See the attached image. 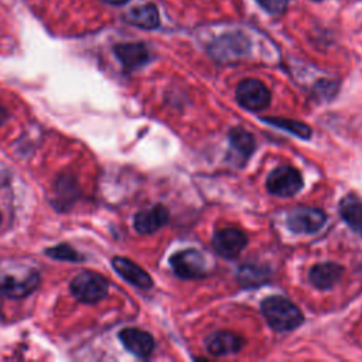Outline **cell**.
I'll list each match as a JSON object with an SVG mask.
<instances>
[{"mask_svg": "<svg viewBox=\"0 0 362 362\" xmlns=\"http://www.w3.org/2000/svg\"><path fill=\"white\" fill-rule=\"evenodd\" d=\"M260 308L267 324L276 331H291L304 320L303 313L297 308V305L280 296L264 298Z\"/></svg>", "mask_w": 362, "mask_h": 362, "instance_id": "1", "label": "cell"}, {"mask_svg": "<svg viewBox=\"0 0 362 362\" xmlns=\"http://www.w3.org/2000/svg\"><path fill=\"white\" fill-rule=\"evenodd\" d=\"M315 1H320V0H315Z\"/></svg>", "mask_w": 362, "mask_h": 362, "instance_id": "25", "label": "cell"}, {"mask_svg": "<svg viewBox=\"0 0 362 362\" xmlns=\"http://www.w3.org/2000/svg\"><path fill=\"white\" fill-rule=\"evenodd\" d=\"M112 266L124 280H127L133 286H137L140 288H148L153 286V280L150 274L127 257H122V256L113 257Z\"/></svg>", "mask_w": 362, "mask_h": 362, "instance_id": "12", "label": "cell"}, {"mask_svg": "<svg viewBox=\"0 0 362 362\" xmlns=\"http://www.w3.org/2000/svg\"><path fill=\"white\" fill-rule=\"evenodd\" d=\"M40 284V274L25 266L0 267V293L11 298H21L31 294Z\"/></svg>", "mask_w": 362, "mask_h": 362, "instance_id": "2", "label": "cell"}, {"mask_svg": "<svg viewBox=\"0 0 362 362\" xmlns=\"http://www.w3.org/2000/svg\"><path fill=\"white\" fill-rule=\"evenodd\" d=\"M327 222V214L318 208H297L287 216V226L296 233H314Z\"/></svg>", "mask_w": 362, "mask_h": 362, "instance_id": "7", "label": "cell"}, {"mask_svg": "<svg viewBox=\"0 0 362 362\" xmlns=\"http://www.w3.org/2000/svg\"><path fill=\"white\" fill-rule=\"evenodd\" d=\"M170 264L181 279H198L206 274L205 257L195 249H185L174 253L170 259Z\"/></svg>", "mask_w": 362, "mask_h": 362, "instance_id": "6", "label": "cell"}, {"mask_svg": "<svg viewBox=\"0 0 362 362\" xmlns=\"http://www.w3.org/2000/svg\"><path fill=\"white\" fill-rule=\"evenodd\" d=\"M168 221V211L163 205H154L148 209H143L134 216V229L139 233H153L165 225Z\"/></svg>", "mask_w": 362, "mask_h": 362, "instance_id": "13", "label": "cell"}, {"mask_svg": "<svg viewBox=\"0 0 362 362\" xmlns=\"http://www.w3.org/2000/svg\"><path fill=\"white\" fill-rule=\"evenodd\" d=\"M264 122L272 123L273 126H277L280 129H284L293 134H296L297 137L301 139H308L311 136V129L297 120H290V119H281V117H263Z\"/></svg>", "mask_w": 362, "mask_h": 362, "instance_id": "19", "label": "cell"}, {"mask_svg": "<svg viewBox=\"0 0 362 362\" xmlns=\"http://www.w3.org/2000/svg\"><path fill=\"white\" fill-rule=\"evenodd\" d=\"M8 117V113H7V110L0 105V124L6 120Z\"/></svg>", "mask_w": 362, "mask_h": 362, "instance_id": "24", "label": "cell"}, {"mask_svg": "<svg viewBox=\"0 0 362 362\" xmlns=\"http://www.w3.org/2000/svg\"><path fill=\"white\" fill-rule=\"evenodd\" d=\"M236 99L247 110L260 112L269 106L272 95L262 81L247 78L238 85Z\"/></svg>", "mask_w": 362, "mask_h": 362, "instance_id": "5", "label": "cell"}, {"mask_svg": "<svg viewBox=\"0 0 362 362\" xmlns=\"http://www.w3.org/2000/svg\"><path fill=\"white\" fill-rule=\"evenodd\" d=\"M257 4L269 14L279 16L286 11L288 0H256Z\"/></svg>", "mask_w": 362, "mask_h": 362, "instance_id": "22", "label": "cell"}, {"mask_svg": "<svg viewBox=\"0 0 362 362\" xmlns=\"http://www.w3.org/2000/svg\"><path fill=\"white\" fill-rule=\"evenodd\" d=\"M342 273V266L332 262H327L314 264L308 272V279L314 287L320 290H328L341 279Z\"/></svg>", "mask_w": 362, "mask_h": 362, "instance_id": "15", "label": "cell"}, {"mask_svg": "<svg viewBox=\"0 0 362 362\" xmlns=\"http://www.w3.org/2000/svg\"><path fill=\"white\" fill-rule=\"evenodd\" d=\"M249 48L250 42L243 34L229 33L214 41V44L211 45V52L219 59H228L246 54Z\"/></svg>", "mask_w": 362, "mask_h": 362, "instance_id": "9", "label": "cell"}, {"mask_svg": "<svg viewBox=\"0 0 362 362\" xmlns=\"http://www.w3.org/2000/svg\"><path fill=\"white\" fill-rule=\"evenodd\" d=\"M100 1H103L106 4H110V6H122V4H126L130 0H100Z\"/></svg>", "mask_w": 362, "mask_h": 362, "instance_id": "23", "label": "cell"}, {"mask_svg": "<svg viewBox=\"0 0 362 362\" xmlns=\"http://www.w3.org/2000/svg\"><path fill=\"white\" fill-rule=\"evenodd\" d=\"M247 238L238 228L219 229L212 238V246L218 255L230 259L236 257L246 246Z\"/></svg>", "mask_w": 362, "mask_h": 362, "instance_id": "8", "label": "cell"}, {"mask_svg": "<svg viewBox=\"0 0 362 362\" xmlns=\"http://www.w3.org/2000/svg\"><path fill=\"white\" fill-rule=\"evenodd\" d=\"M230 147L240 156V158H247L255 151V139L245 129L235 127L229 132Z\"/></svg>", "mask_w": 362, "mask_h": 362, "instance_id": "18", "label": "cell"}, {"mask_svg": "<svg viewBox=\"0 0 362 362\" xmlns=\"http://www.w3.org/2000/svg\"><path fill=\"white\" fill-rule=\"evenodd\" d=\"M266 188L274 195L291 197L303 188V177L294 167L280 165L267 175Z\"/></svg>", "mask_w": 362, "mask_h": 362, "instance_id": "4", "label": "cell"}, {"mask_svg": "<svg viewBox=\"0 0 362 362\" xmlns=\"http://www.w3.org/2000/svg\"><path fill=\"white\" fill-rule=\"evenodd\" d=\"M124 20L129 24L136 25L139 28H144V30H154L160 25L158 10L151 3L132 8L130 11L126 13Z\"/></svg>", "mask_w": 362, "mask_h": 362, "instance_id": "17", "label": "cell"}, {"mask_svg": "<svg viewBox=\"0 0 362 362\" xmlns=\"http://www.w3.org/2000/svg\"><path fill=\"white\" fill-rule=\"evenodd\" d=\"M123 346L139 358H147L154 351L153 337L139 328H124L119 332Z\"/></svg>", "mask_w": 362, "mask_h": 362, "instance_id": "10", "label": "cell"}, {"mask_svg": "<svg viewBox=\"0 0 362 362\" xmlns=\"http://www.w3.org/2000/svg\"><path fill=\"white\" fill-rule=\"evenodd\" d=\"M205 346L209 354L215 356H223L240 351L243 346V338L229 331H216L206 337Z\"/></svg>", "mask_w": 362, "mask_h": 362, "instance_id": "11", "label": "cell"}, {"mask_svg": "<svg viewBox=\"0 0 362 362\" xmlns=\"http://www.w3.org/2000/svg\"><path fill=\"white\" fill-rule=\"evenodd\" d=\"M339 212L346 225L362 238V199L355 194H348L341 199Z\"/></svg>", "mask_w": 362, "mask_h": 362, "instance_id": "16", "label": "cell"}, {"mask_svg": "<svg viewBox=\"0 0 362 362\" xmlns=\"http://www.w3.org/2000/svg\"><path fill=\"white\" fill-rule=\"evenodd\" d=\"M45 255L58 259V260H68V262H81V255L68 243H61L57 246H52L45 250Z\"/></svg>", "mask_w": 362, "mask_h": 362, "instance_id": "21", "label": "cell"}, {"mask_svg": "<svg viewBox=\"0 0 362 362\" xmlns=\"http://www.w3.org/2000/svg\"><path fill=\"white\" fill-rule=\"evenodd\" d=\"M239 281L245 287H255L263 284L266 280V272L256 266H243L239 270Z\"/></svg>", "mask_w": 362, "mask_h": 362, "instance_id": "20", "label": "cell"}, {"mask_svg": "<svg viewBox=\"0 0 362 362\" xmlns=\"http://www.w3.org/2000/svg\"><path fill=\"white\" fill-rule=\"evenodd\" d=\"M113 51H115L117 59L122 62V65L129 71L144 65L150 59L148 49L141 42L117 44L113 48Z\"/></svg>", "mask_w": 362, "mask_h": 362, "instance_id": "14", "label": "cell"}, {"mask_svg": "<svg viewBox=\"0 0 362 362\" xmlns=\"http://www.w3.org/2000/svg\"><path fill=\"white\" fill-rule=\"evenodd\" d=\"M69 288L78 301L95 304L106 297L109 281L99 273L85 270L72 279Z\"/></svg>", "mask_w": 362, "mask_h": 362, "instance_id": "3", "label": "cell"}]
</instances>
